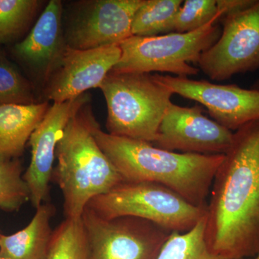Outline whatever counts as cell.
<instances>
[{
	"instance_id": "1",
	"label": "cell",
	"mask_w": 259,
	"mask_h": 259,
	"mask_svg": "<svg viewBox=\"0 0 259 259\" xmlns=\"http://www.w3.org/2000/svg\"><path fill=\"white\" fill-rule=\"evenodd\" d=\"M206 239L214 253L248 258L259 251V120L235 131L211 187Z\"/></svg>"
},
{
	"instance_id": "2",
	"label": "cell",
	"mask_w": 259,
	"mask_h": 259,
	"mask_svg": "<svg viewBox=\"0 0 259 259\" xmlns=\"http://www.w3.org/2000/svg\"><path fill=\"white\" fill-rule=\"evenodd\" d=\"M94 135L124 182L159 184L194 205H207L206 199L224 154L167 151L146 141L108 134L100 125Z\"/></svg>"
},
{
	"instance_id": "3",
	"label": "cell",
	"mask_w": 259,
	"mask_h": 259,
	"mask_svg": "<svg viewBox=\"0 0 259 259\" xmlns=\"http://www.w3.org/2000/svg\"><path fill=\"white\" fill-rule=\"evenodd\" d=\"M90 102L68 122L56 151L52 178L64 197L65 219H79L89 202L124 182L95 139Z\"/></svg>"
},
{
	"instance_id": "4",
	"label": "cell",
	"mask_w": 259,
	"mask_h": 259,
	"mask_svg": "<svg viewBox=\"0 0 259 259\" xmlns=\"http://www.w3.org/2000/svg\"><path fill=\"white\" fill-rule=\"evenodd\" d=\"M107 133L153 144L173 94L148 73L110 72L99 88Z\"/></svg>"
},
{
	"instance_id": "5",
	"label": "cell",
	"mask_w": 259,
	"mask_h": 259,
	"mask_svg": "<svg viewBox=\"0 0 259 259\" xmlns=\"http://www.w3.org/2000/svg\"><path fill=\"white\" fill-rule=\"evenodd\" d=\"M207 207L194 205L165 186L146 182H123L87 206L104 219L141 218L171 233L190 231L207 215Z\"/></svg>"
},
{
	"instance_id": "6",
	"label": "cell",
	"mask_w": 259,
	"mask_h": 259,
	"mask_svg": "<svg viewBox=\"0 0 259 259\" xmlns=\"http://www.w3.org/2000/svg\"><path fill=\"white\" fill-rule=\"evenodd\" d=\"M214 19L194 31L171 32L153 37L132 36L120 44V61L110 72H168L180 77L198 74L201 55L220 37L221 27Z\"/></svg>"
},
{
	"instance_id": "7",
	"label": "cell",
	"mask_w": 259,
	"mask_h": 259,
	"mask_svg": "<svg viewBox=\"0 0 259 259\" xmlns=\"http://www.w3.org/2000/svg\"><path fill=\"white\" fill-rule=\"evenodd\" d=\"M81 220L91 259H156L171 233L141 218L104 219L88 207Z\"/></svg>"
},
{
	"instance_id": "8",
	"label": "cell",
	"mask_w": 259,
	"mask_h": 259,
	"mask_svg": "<svg viewBox=\"0 0 259 259\" xmlns=\"http://www.w3.org/2000/svg\"><path fill=\"white\" fill-rule=\"evenodd\" d=\"M143 1L75 2L63 23L66 45L79 50L120 45L132 36L133 20Z\"/></svg>"
},
{
	"instance_id": "9",
	"label": "cell",
	"mask_w": 259,
	"mask_h": 259,
	"mask_svg": "<svg viewBox=\"0 0 259 259\" xmlns=\"http://www.w3.org/2000/svg\"><path fill=\"white\" fill-rule=\"evenodd\" d=\"M222 18L221 35L201 55L199 69L217 81L259 70V0Z\"/></svg>"
},
{
	"instance_id": "10",
	"label": "cell",
	"mask_w": 259,
	"mask_h": 259,
	"mask_svg": "<svg viewBox=\"0 0 259 259\" xmlns=\"http://www.w3.org/2000/svg\"><path fill=\"white\" fill-rule=\"evenodd\" d=\"M153 77L173 95L194 100L207 109L218 123L235 132L259 120V90L236 84H218L188 77L154 74Z\"/></svg>"
},
{
	"instance_id": "11",
	"label": "cell",
	"mask_w": 259,
	"mask_h": 259,
	"mask_svg": "<svg viewBox=\"0 0 259 259\" xmlns=\"http://www.w3.org/2000/svg\"><path fill=\"white\" fill-rule=\"evenodd\" d=\"M201 105L170 104L161 121L154 146L167 151L197 154H225L234 132L203 114Z\"/></svg>"
},
{
	"instance_id": "12",
	"label": "cell",
	"mask_w": 259,
	"mask_h": 259,
	"mask_svg": "<svg viewBox=\"0 0 259 259\" xmlns=\"http://www.w3.org/2000/svg\"><path fill=\"white\" fill-rule=\"evenodd\" d=\"M120 57V45L88 50L67 46L60 64L42 90L44 101L62 103L100 88Z\"/></svg>"
},
{
	"instance_id": "13",
	"label": "cell",
	"mask_w": 259,
	"mask_h": 259,
	"mask_svg": "<svg viewBox=\"0 0 259 259\" xmlns=\"http://www.w3.org/2000/svg\"><path fill=\"white\" fill-rule=\"evenodd\" d=\"M90 102V94L87 93L74 100L53 103L30 136L28 144L31 158L23 177L35 209L49 197L56 147L68 122L81 107Z\"/></svg>"
},
{
	"instance_id": "14",
	"label": "cell",
	"mask_w": 259,
	"mask_h": 259,
	"mask_svg": "<svg viewBox=\"0 0 259 259\" xmlns=\"http://www.w3.org/2000/svg\"><path fill=\"white\" fill-rule=\"evenodd\" d=\"M63 4L51 0L23 40L13 47V56L30 75V81L44 89L60 64L67 45L63 29Z\"/></svg>"
},
{
	"instance_id": "15",
	"label": "cell",
	"mask_w": 259,
	"mask_h": 259,
	"mask_svg": "<svg viewBox=\"0 0 259 259\" xmlns=\"http://www.w3.org/2000/svg\"><path fill=\"white\" fill-rule=\"evenodd\" d=\"M49 102L0 105V160L19 158L33 131L46 115Z\"/></svg>"
},
{
	"instance_id": "16",
	"label": "cell",
	"mask_w": 259,
	"mask_h": 259,
	"mask_svg": "<svg viewBox=\"0 0 259 259\" xmlns=\"http://www.w3.org/2000/svg\"><path fill=\"white\" fill-rule=\"evenodd\" d=\"M53 204H40L30 223L21 231L0 238V257L4 259H47L52 238Z\"/></svg>"
},
{
	"instance_id": "17",
	"label": "cell",
	"mask_w": 259,
	"mask_h": 259,
	"mask_svg": "<svg viewBox=\"0 0 259 259\" xmlns=\"http://www.w3.org/2000/svg\"><path fill=\"white\" fill-rule=\"evenodd\" d=\"M206 216L190 231L172 232L156 259H232L209 248L206 239Z\"/></svg>"
},
{
	"instance_id": "18",
	"label": "cell",
	"mask_w": 259,
	"mask_h": 259,
	"mask_svg": "<svg viewBox=\"0 0 259 259\" xmlns=\"http://www.w3.org/2000/svg\"><path fill=\"white\" fill-rule=\"evenodd\" d=\"M182 0H144L135 14L132 35L153 37L171 33L172 22Z\"/></svg>"
},
{
	"instance_id": "19",
	"label": "cell",
	"mask_w": 259,
	"mask_h": 259,
	"mask_svg": "<svg viewBox=\"0 0 259 259\" xmlns=\"http://www.w3.org/2000/svg\"><path fill=\"white\" fill-rule=\"evenodd\" d=\"M44 4L40 0H0V47L20 40Z\"/></svg>"
},
{
	"instance_id": "20",
	"label": "cell",
	"mask_w": 259,
	"mask_h": 259,
	"mask_svg": "<svg viewBox=\"0 0 259 259\" xmlns=\"http://www.w3.org/2000/svg\"><path fill=\"white\" fill-rule=\"evenodd\" d=\"M47 259H91L81 218L65 219L53 232Z\"/></svg>"
},
{
	"instance_id": "21",
	"label": "cell",
	"mask_w": 259,
	"mask_h": 259,
	"mask_svg": "<svg viewBox=\"0 0 259 259\" xmlns=\"http://www.w3.org/2000/svg\"><path fill=\"white\" fill-rule=\"evenodd\" d=\"M40 102L36 88L8 59L0 47V105H29Z\"/></svg>"
},
{
	"instance_id": "22",
	"label": "cell",
	"mask_w": 259,
	"mask_h": 259,
	"mask_svg": "<svg viewBox=\"0 0 259 259\" xmlns=\"http://www.w3.org/2000/svg\"><path fill=\"white\" fill-rule=\"evenodd\" d=\"M28 200L30 193L23 180L20 160H0V209L18 211Z\"/></svg>"
},
{
	"instance_id": "23",
	"label": "cell",
	"mask_w": 259,
	"mask_h": 259,
	"mask_svg": "<svg viewBox=\"0 0 259 259\" xmlns=\"http://www.w3.org/2000/svg\"><path fill=\"white\" fill-rule=\"evenodd\" d=\"M224 16V12L218 10L217 0H186L174 18L171 32L194 31Z\"/></svg>"
},
{
	"instance_id": "24",
	"label": "cell",
	"mask_w": 259,
	"mask_h": 259,
	"mask_svg": "<svg viewBox=\"0 0 259 259\" xmlns=\"http://www.w3.org/2000/svg\"><path fill=\"white\" fill-rule=\"evenodd\" d=\"M218 10L224 12L225 15L236 13L249 8L255 0H217Z\"/></svg>"
},
{
	"instance_id": "25",
	"label": "cell",
	"mask_w": 259,
	"mask_h": 259,
	"mask_svg": "<svg viewBox=\"0 0 259 259\" xmlns=\"http://www.w3.org/2000/svg\"><path fill=\"white\" fill-rule=\"evenodd\" d=\"M255 89H257V90H259V81L258 83H256V84H255Z\"/></svg>"
},
{
	"instance_id": "26",
	"label": "cell",
	"mask_w": 259,
	"mask_h": 259,
	"mask_svg": "<svg viewBox=\"0 0 259 259\" xmlns=\"http://www.w3.org/2000/svg\"><path fill=\"white\" fill-rule=\"evenodd\" d=\"M255 259H259V251L258 253L256 254V257H255Z\"/></svg>"
},
{
	"instance_id": "27",
	"label": "cell",
	"mask_w": 259,
	"mask_h": 259,
	"mask_svg": "<svg viewBox=\"0 0 259 259\" xmlns=\"http://www.w3.org/2000/svg\"><path fill=\"white\" fill-rule=\"evenodd\" d=\"M1 236H2V234H1V233H0V238H1Z\"/></svg>"
},
{
	"instance_id": "28",
	"label": "cell",
	"mask_w": 259,
	"mask_h": 259,
	"mask_svg": "<svg viewBox=\"0 0 259 259\" xmlns=\"http://www.w3.org/2000/svg\"><path fill=\"white\" fill-rule=\"evenodd\" d=\"M0 259H4V258H1V257H0Z\"/></svg>"
}]
</instances>
